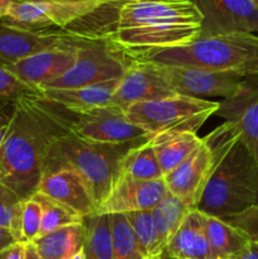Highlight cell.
<instances>
[{
  "label": "cell",
  "instance_id": "13",
  "mask_svg": "<svg viewBox=\"0 0 258 259\" xmlns=\"http://www.w3.org/2000/svg\"><path fill=\"white\" fill-rule=\"evenodd\" d=\"M174 95L177 94L154 63L131 60L109 105L125 111L133 104L161 100Z\"/></svg>",
  "mask_w": 258,
  "mask_h": 259
},
{
  "label": "cell",
  "instance_id": "15",
  "mask_svg": "<svg viewBox=\"0 0 258 259\" xmlns=\"http://www.w3.org/2000/svg\"><path fill=\"white\" fill-rule=\"evenodd\" d=\"M166 192L163 179L139 181L118 176L106 199L96 210V214H129L152 210L161 202Z\"/></svg>",
  "mask_w": 258,
  "mask_h": 259
},
{
  "label": "cell",
  "instance_id": "9",
  "mask_svg": "<svg viewBox=\"0 0 258 259\" xmlns=\"http://www.w3.org/2000/svg\"><path fill=\"white\" fill-rule=\"evenodd\" d=\"M62 109L70 133L82 141L101 144H126L148 138L118 106L105 105L85 111Z\"/></svg>",
  "mask_w": 258,
  "mask_h": 259
},
{
  "label": "cell",
  "instance_id": "42",
  "mask_svg": "<svg viewBox=\"0 0 258 259\" xmlns=\"http://www.w3.org/2000/svg\"><path fill=\"white\" fill-rule=\"evenodd\" d=\"M103 2H131V0H103Z\"/></svg>",
  "mask_w": 258,
  "mask_h": 259
},
{
  "label": "cell",
  "instance_id": "2",
  "mask_svg": "<svg viewBox=\"0 0 258 259\" xmlns=\"http://www.w3.org/2000/svg\"><path fill=\"white\" fill-rule=\"evenodd\" d=\"M202 17L189 0H131L99 35L129 60L153 51L185 45L200 37Z\"/></svg>",
  "mask_w": 258,
  "mask_h": 259
},
{
  "label": "cell",
  "instance_id": "11",
  "mask_svg": "<svg viewBox=\"0 0 258 259\" xmlns=\"http://www.w3.org/2000/svg\"><path fill=\"white\" fill-rule=\"evenodd\" d=\"M156 66L175 93L190 98H232L242 90L245 82V76L235 71Z\"/></svg>",
  "mask_w": 258,
  "mask_h": 259
},
{
  "label": "cell",
  "instance_id": "18",
  "mask_svg": "<svg viewBox=\"0 0 258 259\" xmlns=\"http://www.w3.org/2000/svg\"><path fill=\"white\" fill-rule=\"evenodd\" d=\"M37 192L61 202L82 218L96 214V204L90 191L80 177L68 169L43 175Z\"/></svg>",
  "mask_w": 258,
  "mask_h": 259
},
{
  "label": "cell",
  "instance_id": "1",
  "mask_svg": "<svg viewBox=\"0 0 258 259\" xmlns=\"http://www.w3.org/2000/svg\"><path fill=\"white\" fill-rule=\"evenodd\" d=\"M70 133L63 109L39 94L23 96L0 147V184L22 200L37 192L52 144Z\"/></svg>",
  "mask_w": 258,
  "mask_h": 259
},
{
  "label": "cell",
  "instance_id": "3",
  "mask_svg": "<svg viewBox=\"0 0 258 259\" xmlns=\"http://www.w3.org/2000/svg\"><path fill=\"white\" fill-rule=\"evenodd\" d=\"M204 139L211 149L212 168L197 211L222 219L257 205L258 164L240 141L237 125L225 121Z\"/></svg>",
  "mask_w": 258,
  "mask_h": 259
},
{
  "label": "cell",
  "instance_id": "30",
  "mask_svg": "<svg viewBox=\"0 0 258 259\" xmlns=\"http://www.w3.org/2000/svg\"><path fill=\"white\" fill-rule=\"evenodd\" d=\"M23 201L14 191L0 184V227L9 229L19 243H22Z\"/></svg>",
  "mask_w": 258,
  "mask_h": 259
},
{
  "label": "cell",
  "instance_id": "16",
  "mask_svg": "<svg viewBox=\"0 0 258 259\" xmlns=\"http://www.w3.org/2000/svg\"><path fill=\"white\" fill-rule=\"evenodd\" d=\"M215 115L237 125L240 141L258 164V82L245 77L242 90L219 101Z\"/></svg>",
  "mask_w": 258,
  "mask_h": 259
},
{
  "label": "cell",
  "instance_id": "27",
  "mask_svg": "<svg viewBox=\"0 0 258 259\" xmlns=\"http://www.w3.org/2000/svg\"><path fill=\"white\" fill-rule=\"evenodd\" d=\"M136 237L138 249L144 259H153L163 255L164 248L159 242L151 210L125 214Z\"/></svg>",
  "mask_w": 258,
  "mask_h": 259
},
{
  "label": "cell",
  "instance_id": "39",
  "mask_svg": "<svg viewBox=\"0 0 258 259\" xmlns=\"http://www.w3.org/2000/svg\"><path fill=\"white\" fill-rule=\"evenodd\" d=\"M15 2H19V0H0V20L7 15L9 8L12 7Z\"/></svg>",
  "mask_w": 258,
  "mask_h": 259
},
{
  "label": "cell",
  "instance_id": "45",
  "mask_svg": "<svg viewBox=\"0 0 258 259\" xmlns=\"http://www.w3.org/2000/svg\"><path fill=\"white\" fill-rule=\"evenodd\" d=\"M153 259H162V255H161V257H156V258H153Z\"/></svg>",
  "mask_w": 258,
  "mask_h": 259
},
{
  "label": "cell",
  "instance_id": "29",
  "mask_svg": "<svg viewBox=\"0 0 258 259\" xmlns=\"http://www.w3.org/2000/svg\"><path fill=\"white\" fill-rule=\"evenodd\" d=\"M113 259H144L138 249L136 237L125 214H111Z\"/></svg>",
  "mask_w": 258,
  "mask_h": 259
},
{
  "label": "cell",
  "instance_id": "33",
  "mask_svg": "<svg viewBox=\"0 0 258 259\" xmlns=\"http://www.w3.org/2000/svg\"><path fill=\"white\" fill-rule=\"evenodd\" d=\"M222 219L232 227L242 230L249 238L250 242L258 247V204L248 207L244 211Z\"/></svg>",
  "mask_w": 258,
  "mask_h": 259
},
{
  "label": "cell",
  "instance_id": "44",
  "mask_svg": "<svg viewBox=\"0 0 258 259\" xmlns=\"http://www.w3.org/2000/svg\"><path fill=\"white\" fill-rule=\"evenodd\" d=\"M163 2H176V0H163Z\"/></svg>",
  "mask_w": 258,
  "mask_h": 259
},
{
  "label": "cell",
  "instance_id": "43",
  "mask_svg": "<svg viewBox=\"0 0 258 259\" xmlns=\"http://www.w3.org/2000/svg\"><path fill=\"white\" fill-rule=\"evenodd\" d=\"M252 2H253V3H254V5H255V7H257V8H258V0H252Z\"/></svg>",
  "mask_w": 258,
  "mask_h": 259
},
{
  "label": "cell",
  "instance_id": "37",
  "mask_svg": "<svg viewBox=\"0 0 258 259\" xmlns=\"http://www.w3.org/2000/svg\"><path fill=\"white\" fill-rule=\"evenodd\" d=\"M232 259H258V247L250 243L247 249H244L242 253H239Z\"/></svg>",
  "mask_w": 258,
  "mask_h": 259
},
{
  "label": "cell",
  "instance_id": "21",
  "mask_svg": "<svg viewBox=\"0 0 258 259\" xmlns=\"http://www.w3.org/2000/svg\"><path fill=\"white\" fill-rule=\"evenodd\" d=\"M151 142L164 177L201 146L202 138L192 132H174L158 134Z\"/></svg>",
  "mask_w": 258,
  "mask_h": 259
},
{
  "label": "cell",
  "instance_id": "28",
  "mask_svg": "<svg viewBox=\"0 0 258 259\" xmlns=\"http://www.w3.org/2000/svg\"><path fill=\"white\" fill-rule=\"evenodd\" d=\"M33 199L40 205L42 209V220H40V235H46L51 232L60 229L62 227L75 224H82L83 219L81 215L75 212L73 210L68 209L67 206L62 205L61 202L55 201L51 197L35 192L33 195Z\"/></svg>",
  "mask_w": 258,
  "mask_h": 259
},
{
  "label": "cell",
  "instance_id": "7",
  "mask_svg": "<svg viewBox=\"0 0 258 259\" xmlns=\"http://www.w3.org/2000/svg\"><path fill=\"white\" fill-rule=\"evenodd\" d=\"M103 0H19L0 20L3 24L28 30L70 29L106 4Z\"/></svg>",
  "mask_w": 258,
  "mask_h": 259
},
{
  "label": "cell",
  "instance_id": "40",
  "mask_svg": "<svg viewBox=\"0 0 258 259\" xmlns=\"http://www.w3.org/2000/svg\"><path fill=\"white\" fill-rule=\"evenodd\" d=\"M247 77H249V78H252V80H254V81H257V82H258V66H257V68H255V71H254V73H253V75H250V76H247Z\"/></svg>",
  "mask_w": 258,
  "mask_h": 259
},
{
  "label": "cell",
  "instance_id": "10",
  "mask_svg": "<svg viewBox=\"0 0 258 259\" xmlns=\"http://www.w3.org/2000/svg\"><path fill=\"white\" fill-rule=\"evenodd\" d=\"M95 35L68 29L28 30L0 23V63L5 66L58 47L80 46Z\"/></svg>",
  "mask_w": 258,
  "mask_h": 259
},
{
  "label": "cell",
  "instance_id": "8",
  "mask_svg": "<svg viewBox=\"0 0 258 259\" xmlns=\"http://www.w3.org/2000/svg\"><path fill=\"white\" fill-rule=\"evenodd\" d=\"M131 60L114 50L99 35L83 43L77 52V60L70 70L38 90L76 89L121 78Z\"/></svg>",
  "mask_w": 258,
  "mask_h": 259
},
{
  "label": "cell",
  "instance_id": "5",
  "mask_svg": "<svg viewBox=\"0 0 258 259\" xmlns=\"http://www.w3.org/2000/svg\"><path fill=\"white\" fill-rule=\"evenodd\" d=\"M143 141L146 139L126 144H101L82 141L68 133L50 148L43 175L62 169L75 172L90 191L98 210L118 177L121 157L129 148Z\"/></svg>",
  "mask_w": 258,
  "mask_h": 259
},
{
  "label": "cell",
  "instance_id": "4",
  "mask_svg": "<svg viewBox=\"0 0 258 259\" xmlns=\"http://www.w3.org/2000/svg\"><path fill=\"white\" fill-rule=\"evenodd\" d=\"M133 60L161 66L235 71L247 77L254 73L258 66V35L230 33L196 38L185 45L153 51Z\"/></svg>",
  "mask_w": 258,
  "mask_h": 259
},
{
  "label": "cell",
  "instance_id": "14",
  "mask_svg": "<svg viewBox=\"0 0 258 259\" xmlns=\"http://www.w3.org/2000/svg\"><path fill=\"white\" fill-rule=\"evenodd\" d=\"M211 149L202 138L201 146L163 177L167 191L196 210L211 176Z\"/></svg>",
  "mask_w": 258,
  "mask_h": 259
},
{
  "label": "cell",
  "instance_id": "22",
  "mask_svg": "<svg viewBox=\"0 0 258 259\" xmlns=\"http://www.w3.org/2000/svg\"><path fill=\"white\" fill-rule=\"evenodd\" d=\"M205 234L218 259H232L250 245V240L242 230L232 227L220 218L202 214Z\"/></svg>",
  "mask_w": 258,
  "mask_h": 259
},
{
  "label": "cell",
  "instance_id": "6",
  "mask_svg": "<svg viewBox=\"0 0 258 259\" xmlns=\"http://www.w3.org/2000/svg\"><path fill=\"white\" fill-rule=\"evenodd\" d=\"M218 108L219 101L177 94L161 100L133 104L125 110V115L148 138H153L174 132L196 133Z\"/></svg>",
  "mask_w": 258,
  "mask_h": 259
},
{
  "label": "cell",
  "instance_id": "24",
  "mask_svg": "<svg viewBox=\"0 0 258 259\" xmlns=\"http://www.w3.org/2000/svg\"><path fill=\"white\" fill-rule=\"evenodd\" d=\"M118 176L131 177L139 181H153L163 179L157 162L151 138L136 144L124 153L119 162Z\"/></svg>",
  "mask_w": 258,
  "mask_h": 259
},
{
  "label": "cell",
  "instance_id": "32",
  "mask_svg": "<svg viewBox=\"0 0 258 259\" xmlns=\"http://www.w3.org/2000/svg\"><path fill=\"white\" fill-rule=\"evenodd\" d=\"M42 209L33 197L23 201L22 212V243H32L39 237Z\"/></svg>",
  "mask_w": 258,
  "mask_h": 259
},
{
  "label": "cell",
  "instance_id": "20",
  "mask_svg": "<svg viewBox=\"0 0 258 259\" xmlns=\"http://www.w3.org/2000/svg\"><path fill=\"white\" fill-rule=\"evenodd\" d=\"M120 78L76 89H53L39 91V95L70 111H85L110 104Z\"/></svg>",
  "mask_w": 258,
  "mask_h": 259
},
{
  "label": "cell",
  "instance_id": "38",
  "mask_svg": "<svg viewBox=\"0 0 258 259\" xmlns=\"http://www.w3.org/2000/svg\"><path fill=\"white\" fill-rule=\"evenodd\" d=\"M24 259H42L33 243H27L24 250Z\"/></svg>",
  "mask_w": 258,
  "mask_h": 259
},
{
  "label": "cell",
  "instance_id": "23",
  "mask_svg": "<svg viewBox=\"0 0 258 259\" xmlns=\"http://www.w3.org/2000/svg\"><path fill=\"white\" fill-rule=\"evenodd\" d=\"M82 242L83 223L62 227L32 243L42 259H72L82 249Z\"/></svg>",
  "mask_w": 258,
  "mask_h": 259
},
{
  "label": "cell",
  "instance_id": "36",
  "mask_svg": "<svg viewBox=\"0 0 258 259\" xmlns=\"http://www.w3.org/2000/svg\"><path fill=\"white\" fill-rule=\"evenodd\" d=\"M17 243L19 242H18L17 238L13 235V233L9 229L0 227V250L12 247V245L17 244Z\"/></svg>",
  "mask_w": 258,
  "mask_h": 259
},
{
  "label": "cell",
  "instance_id": "41",
  "mask_svg": "<svg viewBox=\"0 0 258 259\" xmlns=\"http://www.w3.org/2000/svg\"><path fill=\"white\" fill-rule=\"evenodd\" d=\"M72 259H86V258H85V254H83V252H82V249H81L80 252H78L77 254H76L75 257H73Z\"/></svg>",
  "mask_w": 258,
  "mask_h": 259
},
{
  "label": "cell",
  "instance_id": "31",
  "mask_svg": "<svg viewBox=\"0 0 258 259\" xmlns=\"http://www.w3.org/2000/svg\"><path fill=\"white\" fill-rule=\"evenodd\" d=\"M38 93L18 80L7 66L0 63V106L15 104L23 96Z\"/></svg>",
  "mask_w": 258,
  "mask_h": 259
},
{
  "label": "cell",
  "instance_id": "17",
  "mask_svg": "<svg viewBox=\"0 0 258 259\" xmlns=\"http://www.w3.org/2000/svg\"><path fill=\"white\" fill-rule=\"evenodd\" d=\"M82 45L45 51L7 66V68L18 80L38 93L42 86L62 76L66 71L72 67L77 60L78 48Z\"/></svg>",
  "mask_w": 258,
  "mask_h": 259
},
{
  "label": "cell",
  "instance_id": "34",
  "mask_svg": "<svg viewBox=\"0 0 258 259\" xmlns=\"http://www.w3.org/2000/svg\"><path fill=\"white\" fill-rule=\"evenodd\" d=\"M13 113H14V104L0 106V147L4 142L5 136H7L8 128L10 125V121H12Z\"/></svg>",
  "mask_w": 258,
  "mask_h": 259
},
{
  "label": "cell",
  "instance_id": "25",
  "mask_svg": "<svg viewBox=\"0 0 258 259\" xmlns=\"http://www.w3.org/2000/svg\"><path fill=\"white\" fill-rule=\"evenodd\" d=\"M82 252L86 259H113L109 215L94 214L83 219Z\"/></svg>",
  "mask_w": 258,
  "mask_h": 259
},
{
  "label": "cell",
  "instance_id": "19",
  "mask_svg": "<svg viewBox=\"0 0 258 259\" xmlns=\"http://www.w3.org/2000/svg\"><path fill=\"white\" fill-rule=\"evenodd\" d=\"M169 259H218L205 234L202 212L191 210L164 248Z\"/></svg>",
  "mask_w": 258,
  "mask_h": 259
},
{
  "label": "cell",
  "instance_id": "26",
  "mask_svg": "<svg viewBox=\"0 0 258 259\" xmlns=\"http://www.w3.org/2000/svg\"><path fill=\"white\" fill-rule=\"evenodd\" d=\"M191 210L195 209H191L189 205L168 191L166 192L161 202L151 210L157 234L163 248H166L171 238L176 234L185 218Z\"/></svg>",
  "mask_w": 258,
  "mask_h": 259
},
{
  "label": "cell",
  "instance_id": "35",
  "mask_svg": "<svg viewBox=\"0 0 258 259\" xmlns=\"http://www.w3.org/2000/svg\"><path fill=\"white\" fill-rule=\"evenodd\" d=\"M25 244L17 243L9 248L0 250V259H24Z\"/></svg>",
  "mask_w": 258,
  "mask_h": 259
},
{
  "label": "cell",
  "instance_id": "12",
  "mask_svg": "<svg viewBox=\"0 0 258 259\" xmlns=\"http://www.w3.org/2000/svg\"><path fill=\"white\" fill-rule=\"evenodd\" d=\"M202 17L199 38L258 33V8L252 0H189Z\"/></svg>",
  "mask_w": 258,
  "mask_h": 259
}]
</instances>
